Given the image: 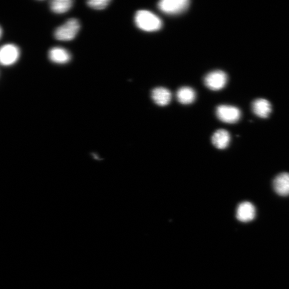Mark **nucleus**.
<instances>
[{
	"instance_id": "2eb2a0df",
	"label": "nucleus",
	"mask_w": 289,
	"mask_h": 289,
	"mask_svg": "<svg viewBox=\"0 0 289 289\" xmlns=\"http://www.w3.org/2000/svg\"><path fill=\"white\" fill-rule=\"evenodd\" d=\"M111 2L109 0H92L87 2L88 6L94 9H104Z\"/></svg>"
},
{
	"instance_id": "dca6fc26",
	"label": "nucleus",
	"mask_w": 289,
	"mask_h": 289,
	"mask_svg": "<svg viewBox=\"0 0 289 289\" xmlns=\"http://www.w3.org/2000/svg\"><path fill=\"white\" fill-rule=\"evenodd\" d=\"M2 29H1V27H0V38H1V36L2 35Z\"/></svg>"
},
{
	"instance_id": "7ed1b4c3",
	"label": "nucleus",
	"mask_w": 289,
	"mask_h": 289,
	"mask_svg": "<svg viewBox=\"0 0 289 289\" xmlns=\"http://www.w3.org/2000/svg\"><path fill=\"white\" fill-rule=\"evenodd\" d=\"M189 0H162L158 3V8L163 12L175 14L187 10L190 5Z\"/></svg>"
},
{
	"instance_id": "39448f33",
	"label": "nucleus",
	"mask_w": 289,
	"mask_h": 289,
	"mask_svg": "<svg viewBox=\"0 0 289 289\" xmlns=\"http://www.w3.org/2000/svg\"><path fill=\"white\" fill-rule=\"evenodd\" d=\"M228 80L227 74L221 70H216L207 74L204 78L205 85L210 90H221L226 85Z\"/></svg>"
},
{
	"instance_id": "423d86ee",
	"label": "nucleus",
	"mask_w": 289,
	"mask_h": 289,
	"mask_svg": "<svg viewBox=\"0 0 289 289\" xmlns=\"http://www.w3.org/2000/svg\"><path fill=\"white\" fill-rule=\"evenodd\" d=\"M216 114L220 121L229 124L238 122L241 116V111L238 108L228 105L218 106Z\"/></svg>"
},
{
	"instance_id": "ddd939ff",
	"label": "nucleus",
	"mask_w": 289,
	"mask_h": 289,
	"mask_svg": "<svg viewBox=\"0 0 289 289\" xmlns=\"http://www.w3.org/2000/svg\"><path fill=\"white\" fill-rule=\"evenodd\" d=\"M178 101L184 105H189L196 99V93L193 89L189 87H183L177 92Z\"/></svg>"
},
{
	"instance_id": "20e7f679",
	"label": "nucleus",
	"mask_w": 289,
	"mask_h": 289,
	"mask_svg": "<svg viewBox=\"0 0 289 289\" xmlns=\"http://www.w3.org/2000/svg\"><path fill=\"white\" fill-rule=\"evenodd\" d=\"M20 56V50L15 44L8 43L0 47V64L10 66L15 63Z\"/></svg>"
},
{
	"instance_id": "0eeeda50",
	"label": "nucleus",
	"mask_w": 289,
	"mask_h": 289,
	"mask_svg": "<svg viewBox=\"0 0 289 289\" xmlns=\"http://www.w3.org/2000/svg\"><path fill=\"white\" fill-rule=\"evenodd\" d=\"M256 210L255 206L248 202L241 203L237 207L236 217L243 222L253 221L256 217Z\"/></svg>"
},
{
	"instance_id": "1a4fd4ad",
	"label": "nucleus",
	"mask_w": 289,
	"mask_h": 289,
	"mask_svg": "<svg viewBox=\"0 0 289 289\" xmlns=\"http://www.w3.org/2000/svg\"><path fill=\"white\" fill-rule=\"evenodd\" d=\"M252 108L255 115L263 118L269 117L272 110L271 103L265 99L255 100L253 103Z\"/></svg>"
},
{
	"instance_id": "f8f14e48",
	"label": "nucleus",
	"mask_w": 289,
	"mask_h": 289,
	"mask_svg": "<svg viewBox=\"0 0 289 289\" xmlns=\"http://www.w3.org/2000/svg\"><path fill=\"white\" fill-rule=\"evenodd\" d=\"M212 142L217 149L224 150L226 149L231 142V136L227 130L220 129L214 132Z\"/></svg>"
},
{
	"instance_id": "6e6552de",
	"label": "nucleus",
	"mask_w": 289,
	"mask_h": 289,
	"mask_svg": "<svg viewBox=\"0 0 289 289\" xmlns=\"http://www.w3.org/2000/svg\"><path fill=\"white\" fill-rule=\"evenodd\" d=\"M273 188L277 194L281 196H289V173L279 174L273 181Z\"/></svg>"
},
{
	"instance_id": "f257e3e1",
	"label": "nucleus",
	"mask_w": 289,
	"mask_h": 289,
	"mask_svg": "<svg viewBox=\"0 0 289 289\" xmlns=\"http://www.w3.org/2000/svg\"><path fill=\"white\" fill-rule=\"evenodd\" d=\"M135 23L139 28L146 32L157 31L162 26V21L158 16L151 11L144 10L136 13Z\"/></svg>"
},
{
	"instance_id": "f03ea898",
	"label": "nucleus",
	"mask_w": 289,
	"mask_h": 289,
	"mask_svg": "<svg viewBox=\"0 0 289 289\" xmlns=\"http://www.w3.org/2000/svg\"><path fill=\"white\" fill-rule=\"evenodd\" d=\"M79 21L71 18L56 29L54 32L55 39L60 41H70L75 38L80 29Z\"/></svg>"
},
{
	"instance_id": "9d476101",
	"label": "nucleus",
	"mask_w": 289,
	"mask_h": 289,
	"mask_svg": "<svg viewBox=\"0 0 289 289\" xmlns=\"http://www.w3.org/2000/svg\"><path fill=\"white\" fill-rule=\"evenodd\" d=\"M49 60L56 64H65L71 60V55L69 51L62 47L51 48L48 53Z\"/></svg>"
},
{
	"instance_id": "4468645a",
	"label": "nucleus",
	"mask_w": 289,
	"mask_h": 289,
	"mask_svg": "<svg viewBox=\"0 0 289 289\" xmlns=\"http://www.w3.org/2000/svg\"><path fill=\"white\" fill-rule=\"evenodd\" d=\"M73 4L71 0H54L50 2V8L56 13H63L69 11Z\"/></svg>"
},
{
	"instance_id": "9b49d317",
	"label": "nucleus",
	"mask_w": 289,
	"mask_h": 289,
	"mask_svg": "<svg viewBox=\"0 0 289 289\" xmlns=\"http://www.w3.org/2000/svg\"><path fill=\"white\" fill-rule=\"evenodd\" d=\"M154 102L160 106H165L169 104L172 99V93L164 87L154 89L151 93Z\"/></svg>"
}]
</instances>
